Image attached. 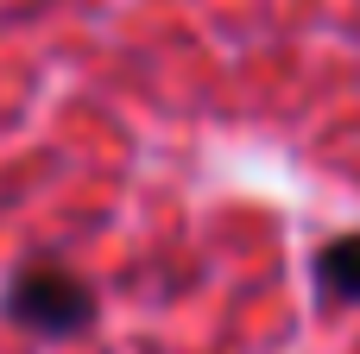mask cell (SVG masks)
<instances>
[{
	"label": "cell",
	"mask_w": 360,
	"mask_h": 354,
	"mask_svg": "<svg viewBox=\"0 0 360 354\" xmlns=\"http://www.w3.org/2000/svg\"><path fill=\"white\" fill-rule=\"evenodd\" d=\"M316 285L335 298V304H360V234H342L323 247L316 260Z\"/></svg>",
	"instance_id": "7a4b0ae2"
},
{
	"label": "cell",
	"mask_w": 360,
	"mask_h": 354,
	"mask_svg": "<svg viewBox=\"0 0 360 354\" xmlns=\"http://www.w3.org/2000/svg\"><path fill=\"white\" fill-rule=\"evenodd\" d=\"M6 317L32 336H76L95 323V291L70 272V266H19L13 285H6Z\"/></svg>",
	"instance_id": "6da1fadb"
}]
</instances>
